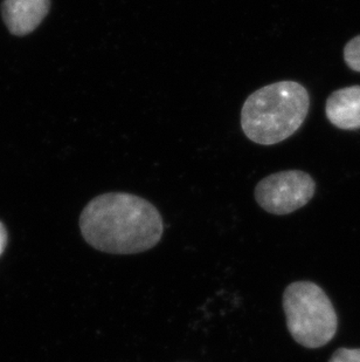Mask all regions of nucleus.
<instances>
[{
  "label": "nucleus",
  "mask_w": 360,
  "mask_h": 362,
  "mask_svg": "<svg viewBox=\"0 0 360 362\" xmlns=\"http://www.w3.org/2000/svg\"><path fill=\"white\" fill-rule=\"evenodd\" d=\"M283 310L290 334L306 349L323 347L336 334V311L325 292L316 284H290L283 293Z\"/></svg>",
  "instance_id": "nucleus-3"
},
{
  "label": "nucleus",
  "mask_w": 360,
  "mask_h": 362,
  "mask_svg": "<svg viewBox=\"0 0 360 362\" xmlns=\"http://www.w3.org/2000/svg\"><path fill=\"white\" fill-rule=\"evenodd\" d=\"M51 0H4L1 14L8 31L14 35H30L42 23Z\"/></svg>",
  "instance_id": "nucleus-5"
},
{
  "label": "nucleus",
  "mask_w": 360,
  "mask_h": 362,
  "mask_svg": "<svg viewBox=\"0 0 360 362\" xmlns=\"http://www.w3.org/2000/svg\"><path fill=\"white\" fill-rule=\"evenodd\" d=\"M344 59L352 71L360 73V35L347 42L344 48Z\"/></svg>",
  "instance_id": "nucleus-7"
},
{
  "label": "nucleus",
  "mask_w": 360,
  "mask_h": 362,
  "mask_svg": "<svg viewBox=\"0 0 360 362\" xmlns=\"http://www.w3.org/2000/svg\"><path fill=\"white\" fill-rule=\"evenodd\" d=\"M310 110L304 86L280 81L255 90L241 110V128L254 144L272 146L292 136L302 127Z\"/></svg>",
  "instance_id": "nucleus-2"
},
{
  "label": "nucleus",
  "mask_w": 360,
  "mask_h": 362,
  "mask_svg": "<svg viewBox=\"0 0 360 362\" xmlns=\"http://www.w3.org/2000/svg\"><path fill=\"white\" fill-rule=\"evenodd\" d=\"M80 230L94 249L112 255H135L160 243L164 224L158 209L149 201L128 192H108L85 205Z\"/></svg>",
  "instance_id": "nucleus-1"
},
{
  "label": "nucleus",
  "mask_w": 360,
  "mask_h": 362,
  "mask_svg": "<svg viewBox=\"0 0 360 362\" xmlns=\"http://www.w3.org/2000/svg\"><path fill=\"white\" fill-rule=\"evenodd\" d=\"M329 362H360V349H340Z\"/></svg>",
  "instance_id": "nucleus-8"
},
{
  "label": "nucleus",
  "mask_w": 360,
  "mask_h": 362,
  "mask_svg": "<svg viewBox=\"0 0 360 362\" xmlns=\"http://www.w3.org/2000/svg\"><path fill=\"white\" fill-rule=\"evenodd\" d=\"M7 244V231L3 223L0 222V256L3 255L4 250Z\"/></svg>",
  "instance_id": "nucleus-9"
},
{
  "label": "nucleus",
  "mask_w": 360,
  "mask_h": 362,
  "mask_svg": "<svg viewBox=\"0 0 360 362\" xmlns=\"http://www.w3.org/2000/svg\"><path fill=\"white\" fill-rule=\"evenodd\" d=\"M316 192V183L301 170L280 171L269 175L255 187V199L272 215H289L308 204Z\"/></svg>",
  "instance_id": "nucleus-4"
},
{
  "label": "nucleus",
  "mask_w": 360,
  "mask_h": 362,
  "mask_svg": "<svg viewBox=\"0 0 360 362\" xmlns=\"http://www.w3.org/2000/svg\"><path fill=\"white\" fill-rule=\"evenodd\" d=\"M326 117L343 130L360 129V86L338 89L326 101Z\"/></svg>",
  "instance_id": "nucleus-6"
}]
</instances>
